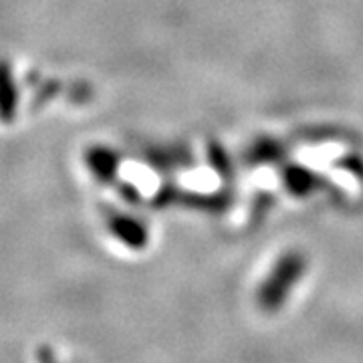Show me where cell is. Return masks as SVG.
<instances>
[{
	"label": "cell",
	"instance_id": "obj_1",
	"mask_svg": "<svg viewBox=\"0 0 363 363\" xmlns=\"http://www.w3.org/2000/svg\"><path fill=\"white\" fill-rule=\"evenodd\" d=\"M307 272V259L298 250H289L272 264L271 272L262 279L257 291V303L264 313L283 309L289 295Z\"/></svg>",
	"mask_w": 363,
	"mask_h": 363
},
{
	"label": "cell",
	"instance_id": "obj_2",
	"mask_svg": "<svg viewBox=\"0 0 363 363\" xmlns=\"http://www.w3.org/2000/svg\"><path fill=\"white\" fill-rule=\"evenodd\" d=\"M172 204H182V206L194 208V210H204V212H222L230 204V196L226 192L218 194H196V192H182L174 184L164 186L154 198V206L164 208Z\"/></svg>",
	"mask_w": 363,
	"mask_h": 363
},
{
	"label": "cell",
	"instance_id": "obj_3",
	"mask_svg": "<svg viewBox=\"0 0 363 363\" xmlns=\"http://www.w3.org/2000/svg\"><path fill=\"white\" fill-rule=\"evenodd\" d=\"M105 224H107L109 233L113 234L121 245H125L131 250H142L150 242V230H147L145 222L131 216V214L107 208L105 210Z\"/></svg>",
	"mask_w": 363,
	"mask_h": 363
},
{
	"label": "cell",
	"instance_id": "obj_4",
	"mask_svg": "<svg viewBox=\"0 0 363 363\" xmlns=\"http://www.w3.org/2000/svg\"><path fill=\"white\" fill-rule=\"evenodd\" d=\"M85 164L95 176V180H99L101 184H116L121 157L109 145H91L85 152Z\"/></svg>",
	"mask_w": 363,
	"mask_h": 363
},
{
	"label": "cell",
	"instance_id": "obj_5",
	"mask_svg": "<svg viewBox=\"0 0 363 363\" xmlns=\"http://www.w3.org/2000/svg\"><path fill=\"white\" fill-rule=\"evenodd\" d=\"M283 182H285L286 190L298 198H305V196L317 192L325 184V180L317 172L305 168V166H298V164H286L283 168Z\"/></svg>",
	"mask_w": 363,
	"mask_h": 363
},
{
	"label": "cell",
	"instance_id": "obj_6",
	"mask_svg": "<svg viewBox=\"0 0 363 363\" xmlns=\"http://www.w3.org/2000/svg\"><path fill=\"white\" fill-rule=\"evenodd\" d=\"M143 157L147 160V164L152 168L160 172H176V169L186 168L192 164V156L188 150H184L180 145H166V147H150Z\"/></svg>",
	"mask_w": 363,
	"mask_h": 363
},
{
	"label": "cell",
	"instance_id": "obj_7",
	"mask_svg": "<svg viewBox=\"0 0 363 363\" xmlns=\"http://www.w3.org/2000/svg\"><path fill=\"white\" fill-rule=\"evenodd\" d=\"M18 109V89L13 75V67L0 59V121L13 123Z\"/></svg>",
	"mask_w": 363,
	"mask_h": 363
},
{
	"label": "cell",
	"instance_id": "obj_8",
	"mask_svg": "<svg viewBox=\"0 0 363 363\" xmlns=\"http://www.w3.org/2000/svg\"><path fill=\"white\" fill-rule=\"evenodd\" d=\"M283 156H285L283 143L271 140V138H262L248 147L245 160L252 166H260V164H274V162L283 160Z\"/></svg>",
	"mask_w": 363,
	"mask_h": 363
},
{
	"label": "cell",
	"instance_id": "obj_9",
	"mask_svg": "<svg viewBox=\"0 0 363 363\" xmlns=\"http://www.w3.org/2000/svg\"><path fill=\"white\" fill-rule=\"evenodd\" d=\"M208 157H210V164L212 168L216 169V174H220L222 178H228L233 174V168H230V157L224 152L220 143L212 142L210 147H208Z\"/></svg>",
	"mask_w": 363,
	"mask_h": 363
},
{
	"label": "cell",
	"instance_id": "obj_10",
	"mask_svg": "<svg viewBox=\"0 0 363 363\" xmlns=\"http://www.w3.org/2000/svg\"><path fill=\"white\" fill-rule=\"evenodd\" d=\"M117 192H119V196H123L130 204H140V200H142V194H140L138 186H133L130 182L117 184Z\"/></svg>",
	"mask_w": 363,
	"mask_h": 363
},
{
	"label": "cell",
	"instance_id": "obj_11",
	"mask_svg": "<svg viewBox=\"0 0 363 363\" xmlns=\"http://www.w3.org/2000/svg\"><path fill=\"white\" fill-rule=\"evenodd\" d=\"M37 362L39 363H61L59 359H57V355L52 353V350L49 347V345H43V347H39V351H37Z\"/></svg>",
	"mask_w": 363,
	"mask_h": 363
}]
</instances>
